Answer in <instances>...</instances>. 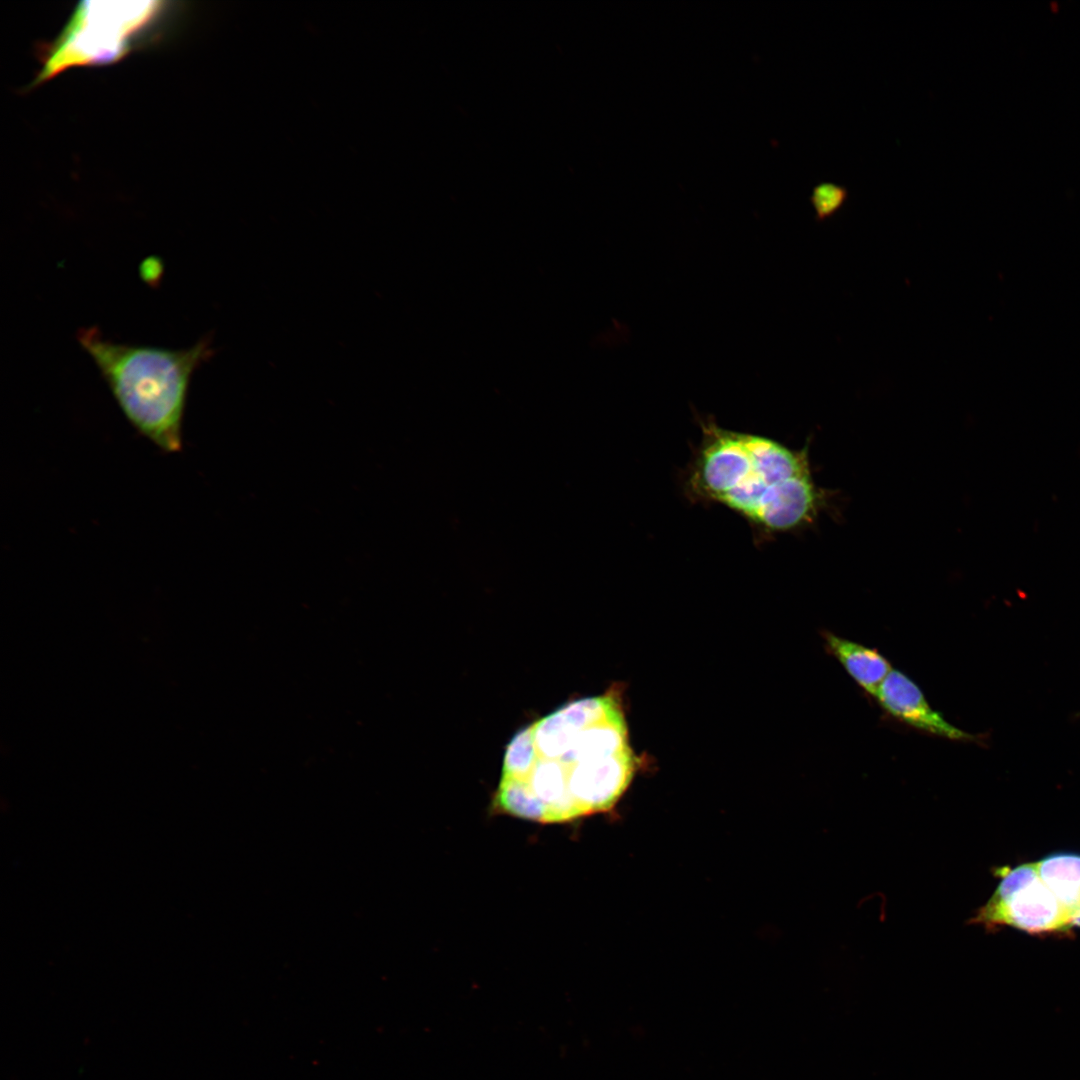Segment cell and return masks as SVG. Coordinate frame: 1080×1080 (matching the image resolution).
Listing matches in <instances>:
<instances>
[{
  "label": "cell",
  "instance_id": "52a82bcc",
  "mask_svg": "<svg viewBox=\"0 0 1080 1080\" xmlns=\"http://www.w3.org/2000/svg\"><path fill=\"white\" fill-rule=\"evenodd\" d=\"M825 647L854 681L868 694L876 696L883 681L892 671L889 660L877 649L823 632Z\"/></svg>",
  "mask_w": 1080,
  "mask_h": 1080
},
{
  "label": "cell",
  "instance_id": "7a4b0ae2",
  "mask_svg": "<svg viewBox=\"0 0 1080 1080\" xmlns=\"http://www.w3.org/2000/svg\"><path fill=\"white\" fill-rule=\"evenodd\" d=\"M701 441L685 478L687 495L722 505L763 535L798 529L814 520L821 495L807 448L701 421Z\"/></svg>",
  "mask_w": 1080,
  "mask_h": 1080
},
{
  "label": "cell",
  "instance_id": "ba28073f",
  "mask_svg": "<svg viewBox=\"0 0 1080 1080\" xmlns=\"http://www.w3.org/2000/svg\"><path fill=\"white\" fill-rule=\"evenodd\" d=\"M1035 865L1040 878L1065 911L1071 927H1080V855L1054 853Z\"/></svg>",
  "mask_w": 1080,
  "mask_h": 1080
},
{
  "label": "cell",
  "instance_id": "8992f818",
  "mask_svg": "<svg viewBox=\"0 0 1080 1080\" xmlns=\"http://www.w3.org/2000/svg\"><path fill=\"white\" fill-rule=\"evenodd\" d=\"M875 698L888 714L919 731L953 741L983 739L982 735L968 733L949 723L930 706L917 684L900 670L892 669Z\"/></svg>",
  "mask_w": 1080,
  "mask_h": 1080
},
{
  "label": "cell",
  "instance_id": "6da1fadb",
  "mask_svg": "<svg viewBox=\"0 0 1080 1080\" xmlns=\"http://www.w3.org/2000/svg\"><path fill=\"white\" fill-rule=\"evenodd\" d=\"M634 759L614 696L567 703L506 747L494 798L503 813L562 823L610 809L631 781Z\"/></svg>",
  "mask_w": 1080,
  "mask_h": 1080
},
{
  "label": "cell",
  "instance_id": "9c48e42d",
  "mask_svg": "<svg viewBox=\"0 0 1080 1080\" xmlns=\"http://www.w3.org/2000/svg\"><path fill=\"white\" fill-rule=\"evenodd\" d=\"M848 195L846 186L831 181H822L814 185L810 202L814 208L816 220L821 222L832 217L844 205Z\"/></svg>",
  "mask_w": 1080,
  "mask_h": 1080
},
{
  "label": "cell",
  "instance_id": "3957f363",
  "mask_svg": "<svg viewBox=\"0 0 1080 1080\" xmlns=\"http://www.w3.org/2000/svg\"><path fill=\"white\" fill-rule=\"evenodd\" d=\"M77 339L132 426L161 450L178 452L189 383L211 353L208 341L182 349L126 344L96 327L80 329Z\"/></svg>",
  "mask_w": 1080,
  "mask_h": 1080
},
{
  "label": "cell",
  "instance_id": "277c9868",
  "mask_svg": "<svg viewBox=\"0 0 1080 1080\" xmlns=\"http://www.w3.org/2000/svg\"><path fill=\"white\" fill-rule=\"evenodd\" d=\"M163 4L158 1L79 3L63 32L45 48L44 64L34 85L71 66L119 60L161 13Z\"/></svg>",
  "mask_w": 1080,
  "mask_h": 1080
},
{
  "label": "cell",
  "instance_id": "30bf717a",
  "mask_svg": "<svg viewBox=\"0 0 1080 1080\" xmlns=\"http://www.w3.org/2000/svg\"><path fill=\"white\" fill-rule=\"evenodd\" d=\"M1079 716H1080V714H1079Z\"/></svg>",
  "mask_w": 1080,
  "mask_h": 1080
},
{
  "label": "cell",
  "instance_id": "5b68a950",
  "mask_svg": "<svg viewBox=\"0 0 1080 1080\" xmlns=\"http://www.w3.org/2000/svg\"><path fill=\"white\" fill-rule=\"evenodd\" d=\"M1000 881L990 899L970 923L992 930L1008 926L1030 934H1057L1072 929L1052 891L1040 878L1035 863L999 869Z\"/></svg>",
  "mask_w": 1080,
  "mask_h": 1080
}]
</instances>
